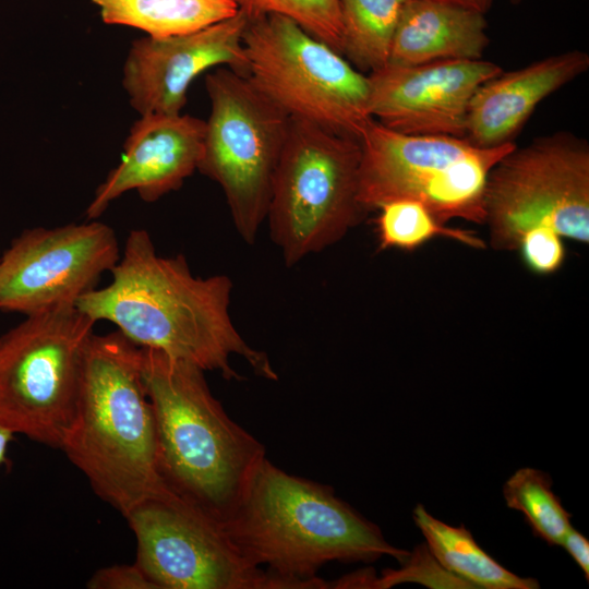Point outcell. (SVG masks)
<instances>
[{"mask_svg": "<svg viewBox=\"0 0 589 589\" xmlns=\"http://www.w3.org/2000/svg\"><path fill=\"white\" fill-rule=\"evenodd\" d=\"M111 281L83 294L76 308L108 321L139 347L160 350L226 380L243 377L230 364L243 358L254 373L277 381L268 356L252 348L230 317L231 279L195 276L182 254L158 255L145 229L130 231Z\"/></svg>", "mask_w": 589, "mask_h": 589, "instance_id": "6da1fadb", "label": "cell"}, {"mask_svg": "<svg viewBox=\"0 0 589 589\" xmlns=\"http://www.w3.org/2000/svg\"><path fill=\"white\" fill-rule=\"evenodd\" d=\"M240 552L267 566L280 589L330 588L316 576L328 562H372L410 552L389 544L380 528L332 488L292 476L264 457L223 524Z\"/></svg>", "mask_w": 589, "mask_h": 589, "instance_id": "7a4b0ae2", "label": "cell"}, {"mask_svg": "<svg viewBox=\"0 0 589 589\" xmlns=\"http://www.w3.org/2000/svg\"><path fill=\"white\" fill-rule=\"evenodd\" d=\"M141 357L159 476L173 494L224 524L265 448L226 413L206 371L153 348L141 347Z\"/></svg>", "mask_w": 589, "mask_h": 589, "instance_id": "3957f363", "label": "cell"}, {"mask_svg": "<svg viewBox=\"0 0 589 589\" xmlns=\"http://www.w3.org/2000/svg\"><path fill=\"white\" fill-rule=\"evenodd\" d=\"M61 449L94 492L123 516L142 500L169 490L157 467L141 347L119 330L89 340L75 414Z\"/></svg>", "mask_w": 589, "mask_h": 589, "instance_id": "277c9868", "label": "cell"}, {"mask_svg": "<svg viewBox=\"0 0 589 589\" xmlns=\"http://www.w3.org/2000/svg\"><path fill=\"white\" fill-rule=\"evenodd\" d=\"M358 200L364 212L395 200L422 203L443 225L484 224L490 171L516 147H479L465 137L408 135L373 119L360 139Z\"/></svg>", "mask_w": 589, "mask_h": 589, "instance_id": "5b68a950", "label": "cell"}, {"mask_svg": "<svg viewBox=\"0 0 589 589\" xmlns=\"http://www.w3.org/2000/svg\"><path fill=\"white\" fill-rule=\"evenodd\" d=\"M360 141L291 119L266 214L285 265L324 251L357 226Z\"/></svg>", "mask_w": 589, "mask_h": 589, "instance_id": "8992f818", "label": "cell"}, {"mask_svg": "<svg viewBox=\"0 0 589 589\" xmlns=\"http://www.w3.org/2000/svg\"><path fill=\"white\" fill-rule=\"evenodd\" d=\"M95 323L76 305H61L26 316L0 337L1 425L61 449Z\"/></svg>", "mask_w": 589, "mask_h": 589, "instance_id": "52a82bcc", "label": "cell"}, {"mask_svg": "<svg viewBox=\"0 0 589 589\" xmlns=\"http://www.w3.org/2000/svg\"><path fill=\"white\" fill-rule=\"evenodd\" d=\"M248 77L291 119L359 140L373 120L368 75L291 19L247 20Z\"/></svg>", "mask_w": 589, "mask_h": 589, "instance_id": "ba28073f", "label": "cell"}, {"mask_svg": "<svg viewBox=\"0 0 589 589\" xmlns=\"http://www.w3.org/2000/svg\"><path fill=\"white\" fill-rule=\"evenodd\" d=\"M211 115L197 170L221 188L233 226L248 244L266 219L291 118L245 75L218 67L205 76Z\"/></svg>", "mask_w": 589, "mask_h": 589, "instance_id": "9c48e42d", "label": "cell"}, {"mask_svg": "<svg viewBox=\"0 0 589 589\" xmlns=\"http://www.w3.org/2000/svg\"><path fill=\"white\" fill-rule=\"evenodd\" d=\"M490 245L517 250L532 228H550L563 239L589 241V145L556 132L517 146L490 171L484 194Z\"/></svg>", "mask_w": 589, "mask_h": 589, "instance_id": "30bf717a", "label": "cell"}, {"mask_svg": "<svg viewBox=\"0 0 589 589\" xmlns=\"http://www.w3.org/2000/svg\"><path fill=\"white\" fill-rule=\"evenodd\" d=\"M124 518L136 538L135 564L156 589H279L221 522L170 490L142 500Z\"/></svg>", "mask_w": 589, "mask_h": 589, "instance_id": "8fae6325", "label": "cell"}, {"mask_svg": "<svg viewBox=\"0 0 589 589\" xmlns=\"http://www.w3.org/2000/svg\"><path fill=\"white\" fill-rule=\"evenodd\" d=\"M120 256L115 230L95 219L27 229L0 257V309L28 316L75 305Z\"/></svg>", "mask_w": 589, "mask_h": 589, "instance_id": "7c38bea8", "label": "cell"}, {"mask_svg": "<svg viewBox=\"0 0 589 589\" xmlns=\"http://www.w3.org/2000/svg\"><path fill=\"white\" fill-rule=\"evenodd\" d=\"M501 72L498 64L481 59L387 63L368 74L369 112L398 133L465 137L473 94Z\"/></svg>", "mask_w": 589, "mask_h": 589, "instance_id": "4fadbf2b", "label": "cell"}, {"mask_svg": "<svg viewBox=\"0 0 589 589\" xmlns=\"http://www.w3.org/2000/svg\"><path fill=\"white\" fill-rule=\"evenodd\" d=\"M247 17H232L200 31L132 43L123 65L122 85L141 116L179 115L196 76L214 67L248 75L242 43Z\"/></svg>", "mask_w": 589, "mask_h": 589, "instance_id": "5bb4252c", "label": "cell"}, {"mask_svg": "<svg viewBox=\"0 0 589 589\" xmlns=\"http://www.w3.org/2000/svg\"><path fill=\"white\" fill-rule=\"evenodd\" d=\"M205 121L190 115H145L127 137L121 163L96 189L86 208L87 220L98 218L123 193L136 190L155 202L180 189L195 170L203 152Z\"/></svg>", "mask_w": 589, "mask_h": 589, "instance_id": "9a60e30c", "label": "cell"}, {"mask_svg": "<svg viewBox=\"0 0 589 589\" xmlns=\"http://www.w3.org/2000/svg\"><path fill=\"white\" fill-rule=\"evenodd\" d=\"M588 68V53L573 49L518 70L501 72L473 94L467 111L465 139L485 148L514 143L536 107Z\"/></svg>", "mask_w": 589, "mask_h": 589, "instance_id": "2e32d148", "label": "cell"}, {"mask_svg": "<svg viewBox=\"0 0 589 589\" xmlns=\"http://www.w3.org/2000/svg\"><path fill=\"white\" fill-rule=\"evenodd\" d=\"M484 14L441 0H408L393 38L388 63L479 60L490 39Z\"/></svg>", "mask_w": 589, "mask_h": 589, "instance_id": "e0dca14e", "label": "cell"}, {"mask_svg": "<svg viewBox=\"0 0 589 589\" xmlns=\"http://www.w3.org/2000/svg\"><path fill=\"white\" fill-rule=\"evenodd\" d=\"M413 520L421 530L426 548L437 563L464 579L472 588L536 589L539 582L520 577L497 563L473 539L464 525L449 526L426 512L419 504L413 509Z\"/></svg>", "mask_w": 589, "mask_h": 589, "instance_id": "ac0fdd59", "label": "cell"}, {"mask_svg": "<svg viewBox=\"0 0 589 589\" xmlns=\"http://www.w3.org/2000/svg\"><path fill=\"white\" fill-rule=\"evenodd\" d=\"M104 23L165 38L193 33L235 16V0H92Z\"/></svg>", "mask_w": 589, "mask_h": 589, "instance_id": "d6986e66", "label": "cell"}, {"mask_svg": "<svg viewBox=\"0 0 589 589\" xmlns=\"http://www.w3.org/2000/svg\"><path fill=\"white\" fill-rule=\"evenodd\" d=\"M408 0H339L341 55L359 71L374 72L389 61L393 38Z\"/></svg>", "mask_w": 589, "mask_h": 589, "instance_id": "ffe728a7", "label": "cell"}, {"mask_svg": "<svg viewBox=\"0 0 589 589\" xmlns=\"http://www.w3.org/2000/svg\"><path fill=\"white\" fill-rule=\"evenodd\" d=\"M376 230L381 250L413 251L436 237L449 238L474 249H484L485 242L470 230L441 224L420 202L395 200L381 205Z\"/></svg>", "mask_w": 589, "mask_h": 589, "instance_id": "44dd1931", "label": "cell"}, {"mask_svg": "<svg viewBox=\"0 0 589 589\" xmlns=\"http://www.w3.org/2000/svg\"><path fill=\"white\" fill-rule=\"evenodd\" d=\"M550 477L534 468H520L504 483L509 508L519 510L532 531L551 545L562 544L573 527L570 514L551 489Z\"/></svg>", "mask_w": 589, "mask_h": 589, "instance_id": "7402d4cb", "label": "cell"}, {"mask_svg": "<svg viewBox=\"0 0 589 589\" xmlns=\"http://www.w3.org/2000/svg\"><path fill=\"white\" fill-rule=\"evenodd\" d=\"M247 20L280 14L341 55L342 25L339 0H235Z\"/></svg>", "mask_w": 589, "mask_h": 589, "instance_id": "603a6c76", "label": "cell"}, {"mask_svg": "<svg viewBox=\"0 0 589 589\" xmlns=\"http://www.w3.org/2000/svg\"><path fill=\"white\" fill-rule=\"evenodd\" d=\"M414 551L402 562L398 570L386 569L380 578L373 577L370 588H389L405 581H419L433 588H472L464 579L443 568L430 551Z\"/></svg>", "mask_w": 589, "mask_h": 589, "instance_id": "cb8c5ba5", "label": "cell"}, {"mask_svg": "<svg viewBox=\"0 0 589 589\" xmlns=\"http://www.w3.org/2000/svg\"><path fill=\"white\" fill-rule=\"evenodd\" d=\"M525 265L539 275L555 273L563 265L566 250L563 238L550 228L526 231L517 247Z\"/></svg>", "mask_w": 589, "mask_h": 589, "instance_id": "d4e9b609", "label": "cell"}, {"mask_svg": "<svg viewBox=\"0 0 589 589\" xmlns=\"http://www.w3.org/2000/svg\"><path fill=\"white\" fill-rule=\"evenodd\" d=\"M89 589H156L142 569L132 565H113L98 569L87 581Z\"/></svg>", "mask_w": 589, "mask_h": 589, "instance_id": "484cf974", "label": "cell"}, {"mask_svg": "<svg viewBox=\"0 0 589 589\" xmlns=\"http://www.w3.org/2000/svg\"><path fill=\"white\" fill-rule=\"evenodd\" d=\"M578 566L584 572L586 578L589 577V541L573 527L565 536L562 544Z\"/></svg>", "mask_w": 589, "mask_h": 589, "instance_id": "4316f807", "label": "cell"}, {"mask_svg": "<svg viewBox=\"0 0 589 589\" xmlns=\"http://www.w3.org/2000/svg\"><path fill=\"white\" fill-rule=\"evenodd\" d=\"M441 1L449 2V3L457 4L464 8L476 10L483 14H485L489 11L493 2V0H441Z\"/></svg>", "mask_w": 589, "mask_h": 589, "instance_id": "83f0119b", "label": "cell"}, {"mask_svg": "<svg viewBox=\"0 0 589 589\" xmlns=\"http://www.w3.org/2000/svg\"><path fill=\"white\" fill-rule=\"evenodd\" d=\"M13 433L0 424V464L5 461L8 445L13 437Z\"/></svg>", "mask_w": 589, "mask_h": 589, "instance_id": "f1b7e54d", "label": "cell"}, {"mask_svg": "<svg viewBox=\"0 0 589 589\" xmlns=\"http://www.w3.org/2000/svg\"><path fill=\"white\" fill-rule=\"evenodd\" d=\"M510 1H512L513 3H517V2H519V1H521V0H510Z\"/></svg>", "mask_w": 589, "mask_h": 589, "instance_id": "f546056e", "label": "cell"}]
</instances>
